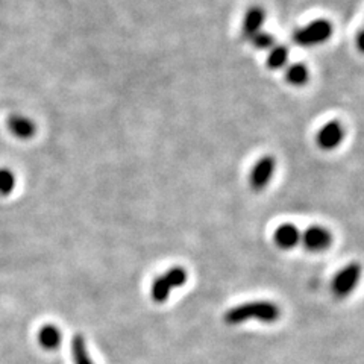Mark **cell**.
<instances>
[{
    "label": "cell",
    "mask_w": 364,
    "mask_h": 364,
    "mask_svg": "<svg viewBox=\"0 0 364 364\" xmlns=\"http://www.w3.org/2000/svg\"><path fill=\"white\" fill-rule=\"evenodd\" d=\"M281 317V309L272 301H254L234 306L225 313L226 325H240L247 321L273 323Z\"/></svg>",
    "instance_id": "cell-1"
},
{
    "label": "cell",
    "mask_w": 364,
    "mask_h": 364,
    "mask_svg": "<svg viewBox=\"0 0 364 364\" xmlns=\"http://www.w3.org/2000/svg\"><path fill=\"white\" fill-rule=\"evenodd\" d=\"M187 282V270L181 266H175L167 270L163 275L155 278L152 282L151 294L156 304H163L168 299V296L178 287H182Z\"/></svg>",
    "instance_id": "cell-2"
},
{
    "label": "cell",
    "mask_w": 364,
    "mask_h": 364,
    "mask_svg": "<svg viewBox=\"0 0 364 364\" xmlns=\"http://www.w3.org/2000/svg\"><path fill=\"white\" fill-rule=\"evenodd\" d=\"M333 23L328 20H314L310 25L301 28L294 32L293 40L302 48H310V46H317L328 41L333 36Z\"/></svg>",
    "instance_id": "cell-3"
},
{
    "label": "cell",
    "mask_w": 364,
    "mask_h": 364,
    "mask_svg": "<svg viewBox=\"0 0 364 364\" xmlns=\"http://www.w3.org/2000/svg\"><path fill=\"white\" fill-rule=\"evenodd\" d=\"M361 278V264L360 263H349L341 269L334 281H333V293L336 298L345 299L354 291L358 286V281Z\"/></svg>",
    "instance_id": "cell-4"
},
{
    "label": "cell",
    "mask_w": 364,
    "mask_h": 364,
    "mask_svg": "<svg viewBox=\"0 0 364 364\" xmlns=\"http://www.w3.org/2000/svg\"><path fill=\"white\" fill-rule=\"evenodd\" d=\"M275 168H277V161L272 155H266L261 159H258L249 176L250 188L254 191L264 190L269 186V182L272 181L273 173H275Z\"/></svg>",
    "instance_id": "cell-5"
},
{
    "label": "cell",
    "mask_w": 364,
    "mask_h": 364,
    "mask_svg": "<svg viewBox=\"0 0 364 364\" xmlns=\"http://www.w3.org/2000/svg\"><path fill=\"white\" fill-rule=\"evenodd\" d=\"M345 139L343 124L337 120L326 123L325 127L317 132L316 141L322 151H334Z\"/></svg>",
    "instance_id": "cell-6"
},
{
    "label": "cell",
    "mask_w": 364,
    "mask_h": 364,
    "mask_svg": "<svg viewBox=\"0 0 364 364\" xmlns=\"http://www.w3.org/2000/svg\"><path fill=\"white\" fill-rule=\"evenodd\" d=\"M302 243L310 252H322L333 243V235L323 226H310L302 234Z\"/></svg>",
    "instance_id": "cell-7"
},
{
    "label": "cell",
    "mask_w": 364,
    "mask_h": 364,
    "mask_svg": "<svg viewBox=\"0 0 364 364\" xmlns=\"http://www.w3.org/2000/svg\"><path fill=\"white\" fill-rule=\"evenodd\" d=\"M266 18L264 9L261 6H250L247 9V13L243 18V25H242V37L245 40H250L255 33L261 31V26H263Z\"/></svg>",
    "instance_id": "cell-8"
},
{
    "label": "cell",
    "mask_w": 364,
    "mask_h": 364,
    "mask_svg": "<svg viewBox=\"0 0 364 364\" xmlns=\"http://www.w3.org/2000/svg\"><path fill=\"white\" fill-rule=\"evenodd\" d=\"M273 240L279 249L289 250L293 249L301 240L299 230L291 223H284L277 228L275 234H273Z\"/></svg>",
    "instance_id": "cell-9"
},
{
    "label": "cell",
    "mask_w": 364,
    "mask_h": 364,
    "mask_svg": "<svg viewBox=\"0 0 364 364\" xmlns=\"http://www.w3.org/2000/svg\"><path fill=\"white\" fill-rule=\"evenodd\" d=\"M63 341V333L61 329L56 325H44L40 333H38V343L41 345V348L48 349V350H53L61 345Z\"/></svg>",
    "instance_id": "cell-10"
},
{
    "label": "cell",
    "mask_w": 364,
    "mask_h": 364,
    "mask_svg": "<svg viewBox=\"0 0 364 364\" xmlns=\"http://www.w3.org/2000/svg\"><path fill=\"white\" fill-rule=\"evenodd\" d=\"M72 357L75 364H95L88 354L87 341L81 334H76L72 338Z\"/></svg>",
    "instance_id": "cell-11"
},
{
    "label": "cell",
    "mask_w": 364,
    "mask_h": 364,
    "mask_svg": "<svg viewBox=\"0 0 364 364\" xmlns=\"http://www.w3.org/2000/svg\"><path fill=\"white\" fill-rule=\"evenodd\" d=\"M286 79L293 87H304L310 79L309 67L305 64H291L286 72Z\"/></svg>",
    "instance_id": "cell-12"
},
{
    "label": "cell",
    "mask_w": 364,
    "mask_h": 364,
    "mask_svg": "<svg viewBox=\"0 0 364 364\" xmlns=\"http://www.w3.org/2000/svg\"><path fill=\"white\" fill-rule=\"evenodd\" d=\"M289 61V49L286 46H273L267 55V67L270 70H279Z\"/></svg>",
    "instance_id": "cell-13"
},
{
    "label": "cell",
    "mask_w": 364,
    "mask_h": 364,
    "mask_svg": "<svg viewBox=\"0 0 364 364\" xmlns=\"http://www.w3.org/2000/svg\"><path fill=\"white\" fill-rule=\"evenodd\" d=\"M252 46L258 50H270L273 46H275V37L269 32H258L255 36L249 40Z\"/></svg>",
    "instance_id": "cell-14"
},
{
    "label": "cell",
    "mask_w": 364,
    "mask_h": 364,
    "mask_svg": "<svg viewBox=\"0 0 364 364\" xmlns=\"http://www.w3.org/2000/svg\"><path fill=\"white\" fill-rule=\"evenodd\" d=\"M16 179L14 175L8 170H0V195H8L14 188Z\"/></svg>",
    "instance_id": "cell-15"
},
{
    "label": "cell",
    "mask_w": 364,
    "mask_h": 364,
    "mask_svg": "<svg viewBox=\"0 0 364 364\" xmlns=\"http://www.w3.org/2000/svg\"><path fill=\"white\" fill-rule=\"evenodd\" d=\"M355 43H357V49H358V52L364 55V28L358 32L357 41H355Z\"/></svg>",
    "instance_id": "cell-16"
}]
</instances>
